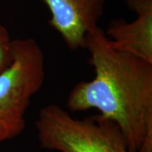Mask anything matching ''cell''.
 <instances>
[{"label":"cell","instance_id":"obj_1","mask_svg":"<svg viewBox=\"0 0 152 152\" xmlns=\"http://www.w3.org/2000/svg\"><path fill=\"white\" fill-rule=\"evenodd\" d=\"M95 77L71 90L72 112L97 109L118 126L129 152L152 143V64L113 48L98 26L88 33L86 47Z\"/></svg>","mask_w":152,"mask_h":152},{"label":"cell","instance_id":"obj_3","mask_svg":"<svg viewBox=\"0 0 152 152\" xmlns=\"http://www.w3.org/2000/svg\"><path fill=\"white\" fill-rule=\"evenodd\" d=\"M36 128L41 146L59 152H129L118 126L98 114L75 118L56 104L40 110Z\"/></svg>","mask_w":152,"mask_h":152},{"label":"cell","instance_id":"obj_6","mask_svg":"<svg viewBox=\"0 0 152 152\" xmlns=\"http://www.w3.org/2000/svg\"><path fill=\"white\" fill-rule=\"evenodd\" d=\"M12 41L8 30L0 23V74L7 69L12 63Z\"/></svg>","mask_w":152,"mask_h":152},{"label":"cell","instance_id":"obj_4","mask_svg":"<svg viewBox=\"0 0 152 152\" xmlns=\"http://www.w3.org/2000/svg\"><path fill=\"white\" fill-rule=\"evenodd\" d=\"M49 24L71 50L85 48L87 34L98 27L107 0H43Z\"/></svg>","mask_w":152,"mask_h":152},{"label":"cell","instance_id":"obj_5","mask_svg":"<svg viewBox=\"0 0 152 152\" xmlns=\"http://www.w3.org/2000/svg\"><path fill=\"white\" fill-rule=\"evenodd\" d=\"M124 1L137 18L129 23L113 20L104 33L113 48L152 64V0Z\"/></svg>","mask_w":152,"mask_h":152},{"label":"cell","instance_id":"obj_2","mask_svg":"<svg viewBox=\"0 0 152 152\" xmlns=\"http://www.w3.org/2000/svg\"><path fill=\"white\" fill-rule=\"evenodd\" d=\"M13 60L0 74V144L20 135L31 99L43 86L45 56L33 38L12 41Z\"/></svg>","mask_w":152,"mask_h":152}]
</instances>
